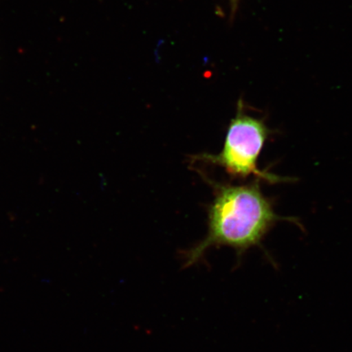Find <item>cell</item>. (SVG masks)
Listing matches in <instances>:
<instances>
[{"label":"cell","instance_id":"6da1fadb","mask_svg":"<svg viewBox=\"0 0 352 352\" xmlns=\"http://www.w3.org/2000/svg\"><path fill=\"white\" fill-rule=\"evenodd\" d=\"M210 182L214 197L208 210V233L182 253L184 267L195 265L209 249L220 246L232 248L241 258L250 248L261 245L276 223L296 221L276 214L274 202L263 195L259 179L242 186Z\"/></svg>","mask_w":352,"mask_h":352},{"label":"cell","instance_id":"7a4b0ae2","mask_svg":"<svg viewBox=\"0 0 352 352\" xmlns=\"http://www.w3.org/2000/svg\"><path fill=\"white\" fill-rule=\"evenodd\" d=\"M271 133L263 120L245 112L244 104L240 101L236 116L228 125L221 152L201 153L192 158L195 162L222 167L233 179H244L253 175L271 184L292 182V179L281 177L258 167L259 155Z\"/></svg>","mask_w":352,"mask_h":352},{"label":"cell","instance_id":"3957f363","mask_svg":"<svg viewBox=\"0 0 352 352\" xmlns=\"http://www.w3.org/2000/svg\"><path fill=\"white\" fill-rule=\"evenodd\" d=\"M239 0H230V8H231V14L232 16L235 15V13L237 10V6H239Z\"/></svg>","mask_w":352,"mask_h":352}]
</instances>
